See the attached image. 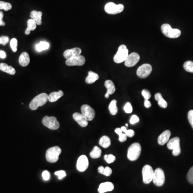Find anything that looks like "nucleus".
I'll return each mask as SVG.
<instances>
[{
    "instance_id": "obj_1",
    "label": "nucleus",
    "mask_w": 193,
    "mask_h": 193,
    "mask_svg": "<svg viewBox=\"0 0 193 193\" xmlns=\"http://www.w3.org/2000/svg\"><path fill=\"white\" fill-rule=\"evenodd\" d=\"M48 95H47L45 93H40L34 98L32 101L30 103V108L32 110H36L38 109V107L42 106L46 104L47 101H48Z\"/></svg>"
},
{
    "instance_id": "obj_2",
    "label": "nucleus",
    "mask_w": 193,
    "mask_h": 193,
    "mask_svg": "<svg viewBox=\"0 0 193 193\" xmlns=\"http://www.w3.org/2000/svg\"><path fill=\"white\" fill-rule=\"evenodd\" d=\"M61 153V148L58 146H55L47 150L46 153V158L49 163H54L59 160V157Z\"/></svg>"
},
{
    "instance_id": "obj_3",
    "label": "nucleus",
    "mask_w": 193,
    "mask_h": 193,
    "mask_svg": "<svg viewBox=\"0 0 193 193\" xmlns=\"http://www.w3.org/2000/svg\"><path fill=\"white\" fill-rule=\"evenodd\" d=\"M141 152V146L138 143H134L128 148L127 157L130 161H135L138 159Z\"/></svg>"
},
{
    "instance_id": "obj_4",
    "label": "nucleus",
    "mask_w": 193,
    "mask_h": 193,
    "mask_svg": "<svg viewBox=\"0 0 193 193\" xmlns=\"http://www.w3.org/2000/svg\"><path fill=\"white\" fill-rule=\"evenodd\" d=\"M162 33L169 38H177L181 35V31L177 29L172 28L170 25L164 24L161 26Z\"/></svg>"
},
{
    "instance_id": "obj_5",
    "label": "nucleus",
    "mask_w": 193,
    "mask_h": 193,
    "mask_svg": "<svg viewBox=\"0 0 193 193\" xmlns=\"http://www.w3.org/2000/svg\"><path fill=\"white\" fill-rule=\"evenodd\" d=\"M129 55L126 46L122 45L119 47L118 51L114 56V61L116 63H122L125 61Z\"/></svg>"
},
{
    "instance_id": "obj_6",
    "label": "nucleus",
    "mask_w": 193,
    "mask_h": 193,
    "mask_svg": "<svg viewBox=\"0 0 193 193\" xmlns=\"http://www.w3.org/2000/svg\"><path fill=\"white\" fill-rule=\"evenodd\" d=\"M180 140L179 137H175L172 138L171 140H169L168 142L167 146L169 150H173L172 154L173 155V156H179L181 153V148H180Z\"/></svg>"
},
{
    "instance_id": "obj_7",
    "label": "nucleus",
    "mask_w": 193,
    "mask_h": 193,
    "mask_svg": "<svg viewBox=\"0 0 193 193\" xmlns=\"http://www.w3.org/2000/svg\"><path fill=\"white\" fill-rule=\"evenodd\" d=\"M42 122L45 126L51 130H57L60 127L59 122L54 116H45Z\"/></svg>"
},
{
    "instance_id": "obj_8",
    "label": "nucleus",
    "mask_w": 193,
    "mask_h": 193,
    "mask_svg": "<svg viewBox=\"0 0 193 193\" xmlns=\"http://www.w3.org/2000/svg\"><path fill=\"white\" fill-rule=\"evenodd\" d=\"M165 181V177L163 170L160 168H158L154 171V177L152 181L155 185L161 187L164 185Z\"/></svg>"
},
{
    "instance_id": "obj_9",
    "label": "nucleus",
    "mask_w": 193,
    "mask_h": 193,
    "mask_svg": "<svg viewBox=\"0 0 193 193\" xmlns=\"http://www.w3.org/2000/svg\"><path fill=\"white\" fill-rule=\"evenodd\" d=\"M104 9L107 14L115 15L122 12L124 9V6L121 4H116L113 2H109L105 5Z\"/></svg>"
},
{
    "instance_id": "obj_10",
    "label": "nucleus",
    "mask_w": 193,
    "mask_h": 193,
    "mask_svg": "<svg viewBox=\"0 0 193 193\" xmlns=\"http://www.w3.org/2000/svg\"><path fill=\"white\" fill-rule=\"evenodd\" d=\"M154 171L150 165H146L142 169L143 181L145 184L150 183L153 180Z\"/></svg>"
},
{
    "instance_id": "obj_11",
    "label": "nucleus",
    "mask_w": 193,
    "mask_h": 193,
    "mask_svg": "<svg viewBox=\"0 0 193 193\" xmlns=\"http://www.w3.org/2000/svg\"><path fill=\"white\" fill-rule=\"evenodd\" d=\"M152 70V68L151 65L148 63H146L138 67L136 74L140 78L145 79L150 75Z\"/></svg>"
},
{
    "instance_id": "obj_12",
    "label": "nucleus",
    "mask_w": 193,
    "mask_h": 193,
    "mask_svg": "<svg viewBox=\"0 0 193 193\" xmlns=\"http://www.w3.org/2000/svg\"><path fill=\"white\" fill-rule=\"evenodd\" d=\"M81 112L82 114L87 119L88 121L93 120V119L95 118V110L88 105H83L81 107Z\"/></svg>"
},
{
    "instance_id": "obj_13",
    "label": "nucleus",
    "mask_w": 193,
    "mask_h": 193,
    "mask_svg": "<svg viewBox=\"0 0 193 193\" xmlns=\"http://www.w3.org/2000/svg\"><path fill=\"white\" fill-rule=\"evenodd\" d=\"M85 63V59L83 56L78 55L72 57L70 59L67 60L65 63L68 66H81Z\"/></svg>"
},
{
    "instance_id": "obj_14",
    "label": "nucleus",
    "mask_w": 193,
    "mask_h": 193,
    "mask_svg": "<svg viewBox=\"0 0 193 193\" xmlns=\"http://www.w3.org/2000/svg\"><path fill=\"white\" fill-rule=\"evenodd\" d=\"M89 166V160L87 156L82 155L77 160L76 167L78 171L81 172H84L87 170Z\"/></svg>"
},
{
    "instance_id": "obj_15",
    "label": "nucleus",
    "mask_w": 193,
    "mask_h": 193,
    "mask_svg": "<svg viewBox=\"0 0 193 193\" xmlns=\"http://www.w3.org/2000/svg\"><path fill=\"white\" fill-rule=\"evenodd\" d=\"M140 59L139 54L134 52L128 55L127 59L124 61V64L126 67H132L136 65Z\"/></svg>"
},
{
    "instance_id": "obj_16",
    "label": "nucleus",
    "mask_w": 193,
    "mask_h": 193,
    "mask_svg": "<svg viewBox=\"0 0 193 193\" xmlns=\"http://www.w3.org/2000/svg\"><path fill=\"white\" fill-rule=\"evenodd\" d=\"M82 53V50L79 47L74 48L72 49H67L63 53V56L67 60L70 59L76 56L80 55Z\"/></svg>"
},
{
    "instance_id": "obj_17",
    "label": "nucleus",
    "mask_w": 193,
    "mask_h": 193,
    "mask_svg": "<svg viewBox=\"0 0 193 193\" xmlns=\"http://www.w3.org/2000/svg\"><path fill=\"white\" fill-rule=\"evenodd\" d=\"M73 118L75 121L79 123V125L82 127H86L88 124V121L83 115L79 113H75L73 115Z\"/></svg>"
},
{
    "instance_id": "obj_18",
    "label": "nucleus",
    "mask_w": 193,
    "mask_h": 193,
    "mask_svg": "<svg viewBox=\"0 0 193 193\" xmlns=\"http://www.w3.org/2000/svg\"><path fill=\"white\" fill-rule=\"evenodd\" d=\"M171 132L167 130L164 131L160 135L158 138V143L160 146H164L169 141V137L171 136Z\"/></svg>"
},
{
    "instance_id": "obj_19",
    "label": "nucleus",
    "mask_w": 193,
    "mask_h": 193,
    "mask_svg": "<svg viewBox=\"0 0 193 193\" xmlns=\"http://www.w3.org/2000/svg\"><path fill=\"white\" fill-rule=\"evenodd\" d=\"M114 188V185L112 182H106L101 183L99 185L98 191L99 193H105L108 191H112Z\"/></svg>"
},
{
    "instance_id": "obj_20",
    "label": "nucleus",
    "mask_w": 193,
    "mask_h": 193,
    "mask_svg": "<svg viewBox=\"0 0 193 193\" xmlns=\"http://www.w3.org/2000/svg\"><path fill=\"white\" fill-rule=\"evenodd\" d=\"M30 62V56L27 52H23L20 55L19 63L22 67H26L29 65Z\"/></svg>"
},
{
    "instance_id": "obj_21",
    "label": "nucleus",
    "mask_w": 193,
    "mask_h": 193,
    "mask_svg": "<svg viewBox=\"0 0 193 193\" xmlns=\"http://www.w3.org/2000/svg\"><path fill=\"white\" fill-rule=\"evenodd\" d=\"M63 95L64 93L62 91L60 90L58 92H53L48 95V101L51 103H54L58 101L61 97L63 96Z\"/></svg>"
},
{
    "instance_id": "obj_22",
    "label": "nucleus",
    "mask_w": 193,
    "mask_h": 193,
    "mask_svg": "<svg viewBox=\"0 0 193 193\" xmlns=\"http://www.w3.org/2000/svg\"><path fill=\"white\" fill-rule=\"evenodd\" d=\"M42 15H43V14L41 11H38L36 10L32 11L30 14V16L32 19H33L36 21L37 25H42Z\"/></svg>"
},
{
    "instance_id": "obj_23",
    "label": "nucleus",
    "mask_w": 193,
    "mask_h": 193,
    "mask_svg": "<svg viewBox=\"0 0 193 193\" xmlns=\"http://www.w3.org/2000/svg\"><path fill=\"white\" fill-rule=\"evenodd\" d=\"M0 70L11 75H15L16 73V70L13 67L5 63H0Z\"/></svg>"
},
{
    "instance_id": "obj_24",
    "label": "nucleus",
    "mask_w": 193,
    "mask_h": 193,
    "mask_svg": "<svg viewBox=\"0 0 193 193\" xmlns=\"http://www.w3.org/2000/svg\"><path fill=\"white\" fill-rule=\"evenodd\" d=\"M105 87L107 89L106 94L109 95H113L115 91V87L112 81L107 80L105 82Z\"/></svg>"
},
{
    "instance_id": "obj_25",
    "label": "nucleus",
    "mask_w": 193,
    "mask_h": 193,
    "mask_svg": "<svg viewBox=\"0 0 193 193\" xmlns=\"http://www.w3.org/2000/svg\"><path fill=\"white\" fill-rule=\"evenodd\" d=\"M99 79V75L92 71H89L88 76L85 79V82L88 84H92Z\"/></svg>"
},
{
    "instance_id": "obj_26",
    "label": "nucleus",
    "mask_w": 193,
    "mask_h": 193,
    "mask_svg": "<svg viewBox=\"0 0 193 193\" xmlns=\"http://www.w3.org/2000/svg\"><path fill=\"white\" fill-rule=\"evenodd\" d=\"M110 143L111 142H110V138L108 136H103L99 140V144L103 148H109V146H110Z\"/></svg>"
},
{
    "instance_id": "obj_27",
    "label": "nucleus",
    "mask_w": 193,
    "mask_h": 193,
    "mask_svg": "<svg viewBox=\"0 0 193 193\" xmlns=\"http://www.w3.org/2000/svg\"><path fill=\"white\" fill-rule=\"evenodd\" d=\"M49 47V44L46 42H41L36 45V49L37 51L40 52L45 51L48 49Z\"/></svg>"
},
{
    "instance_id": "obj_28",
    "label": "nucleus",
    "mask_w": 193,
    "mask_h": 193,
    "mask_svg": "<svg viewBox=\"0 0 193 193\" xmlns=\"http://www.w3.org/2000/svg\"><path fill=\"white\" fill-rule=\"evenodd\" d=\"M116 103H117V101L114 99L110 102L109 105V109L110 112V114L113 115H116L118 113V109L117 107Z\"/></svg>"
},
{
    "instance_id": "obj_29",
    "label": "nucleus",
    "mask_w": 193,
    "mask_h": 193,
    "mask_svg": "<svg viewBox=\"0 0 193 193\" xmlns=\"http://www.w3.org/2000/svg\"><path fill=\"white\" fill-rule=\"evenodd\" d=\"M90 155L91 157L93 159L100 158L101 155V150L99 147L96 146L95 148H93L92 151L91 152Z\"/></svg>"
},
{
    "instance_id": "obj_30",
    "label": "nucleus",
    "mask_w": 193,
    "mask_h": 193,
    "mask_svg": "<svg viewBox=\"0 0 193 193\" xmlns=\"http://www.w3.org/2000/svg\"><path fill=\"white\" fill-rule=\"evenodd\" d=\"M115 132L119 135V141L121 142H124L127 139V136L124 133H123L121 129L117 128L115 129Z\"/></svg>"
},
{
    "instance_id": "obj_31",
    "label": "nucleus",
    "mask_w": 193,
    "mask_h": 193,
    "mask_svg": "<svg viewBox=\"0 0 193 193\" xmlns=\"http://www.w3.org/2000/svg\"><path fill=\"white\" fill-rule=\"evenodd\" d=\"M27 24H28V26H27L26 29L30 30V31L35 30L37 28V25L36 21L32 18L28 20Z\"/></svg>"
},
{
    "instance_id": "obj_32",
    "label": "nucleus",
    "mask_w": 193,
    "mask_h": 193,
    "mask_svg": "<svg viewBox=\"0 0 193 193\" xmlns=\"http://www.w3.org/2000/svg\"><path fill=\"white\" fill-rule=\"evenodd\" d=\"M183 68L187 72L193 73V62L191 61H186L183 64Z\"/></svg>"
},
{
    "instance_id": "obj_33",
    "label": "nucleus",
    "mask_w": 193,
    "mask_h": 193,
    "mask_svg": "<svg viewBox=\"0 0 193 193\" xmlns=\"http://www.w3.org/2000/svg\"><path fill=\"white\" fill-rule=\"evenodd\" d=\"M11 8H12V6L10 3L0 1V9L1 10L3 9L5 11H8L11 9Z\"/></svg>"
},
{
    "instance_id": "obj_34",
    "label": "nucleus",
    "mask_w": 193,
    "mask_h": 193,
    "mask_svg": "<svg viewBox=\"0 0 193 193\" xmlns=\"http://www.w3.org/2000/svg\"><path fill=\"white\" fill-rule=\"evenodd\" d=\"M121 130H122V132H124V134L126 135L127 137H132L134 136L135 135V132L132 129H129V130H127V129L126 127L124 126H122L121 128Z\"/></svg>"
},
{
    "instance_id": "obj_35",
    "label": "nucleus",
    "mask_w": 193,
    "mask_h": 193,
    "mask_svg": "<svg viewBox=\"0 0 193 193\" xmlns=\"http://www.w3.org/2000/svg\"><path fill=\"white\" fill-rule=\"evenodd\" d=\"M104 159L107 163L110 164L114 162L115 159H116V158L114 155H113L112 154H110V155H105Z\"/></svg>"
},
{
    "instance_id": "obj_36",
    "label": "nucleus",
    "mask_w": 193,
    "mask_h": 193,
    "mask_svg": "<svg viewBox=\"0 0 193 193\" xmlns=\"http://www.w3.org/2000/svg\"><path fill=\"white\" fill-rule=\"evenodd\" d=\"M10 46L12 49V51L14 52H16L17 50V40L16 38H12V39L10 41Z\"/></svg>"
},
{
    "instance_id": "obj_37",
    "label": "nucleus",
    "mask_w": 193,
    "mask_h": 193,
    "mask_svg": "<svg viewBox=\"0 0 193 193\" xmlns=\"http://www.w3.org/2000/svg\"><path fill=\"white\" fill-rule=\"evenodd\" d=\"M187 180L189 183L193 184V166L189 169L187 174Z\"/></svg>"
},
{
    "instance_id": "obj_38",
    "label": "nucleus",
    "mask_w": 193,
    "mask_h": 193,
    "mask_svg": "<svg viewBox=\"0 0 193 193\" xmlns=\"http://www.w3.org/2000/svg\"><path fill=\"white\" fill-rule=\"evenodd\" d=\"M142 95L144 97L145 100H149L151 96V95L150 92L148 90H146V89H144L142 90Z\"/></svg>"
},
{
    "instance_id": "obj_39",
    "label": "nucleus",
    "mask_w": 193,
    "mask_h": 193,
    "mask_svg": "<svg viewBox=\"0 0 193 193\" xmlns=\"http://www.w3.org/2000/svg\"><path fill=\"white\" fill-rule=\"evenodd\" d=\"M112 169H111L110 167L107 166L106 168H104L103 169L102 174L107 176V177H109L112 174Z\"/></svg>"
},
{
    "instance_id": "obj_40",
    "label": "nucleus",
    "mask_w": 193,
    "mask_h": 193,
    "mask_svg": "<svg viewBox=\"0 0 193 193\" xmlns=\"http://www.w3.org/2000/svg\"><path fill=\"white\" fill-rule=\"evenodd\" d=\"M123 109H124L125 112L126 113H128V114H130L132 112V106L130 103H126V104L125 105Z\"/></svg>"
},
{
    "instance_id": "obj_41",
    "label": "nucleus",
    "mask_w": 193,
    "mask_h": 193,
    "mask_svg": "<svg viewBox=\"0 0 193 193\" xmlns=\"http://www.w3.org/2000/svg\"><path fill=\"white\" fill-rule=\"evenodd\" d=\"M158 104L159 106L163 109H166L168 107V103L163 98L160 99L158 101Z\"/></svg>"
},
{
    "instance_id": "obj_42",
    "label": "nucleus",
    "mask_w": 193,
    "mask_h": 193,
    "mask_svg": "<svg viewBox=\"0 0 193 193\" xmlns=\"http://www.w3.org/2000/svg\"><path fill=\"white\" fill-rule=\"evenodd\" d=\"M55 175H57L58 179L60 180L62 179L63 177H65L66 176V173L64 171H59L55 172Z\"/></svg>"
},
{
    "instance_id": "obj_43",
    "label": "nucleus",
    "mask_w": 193,
    "mask_h": 193,
    "mask_svg": "<svg viewBox=\"0 0 193 193\" xmlns=\"http://www.w3.org/2000/svg\"><path fill=\"white\" fill-rule=\"evenodd\" d=\"M139 121H140V119L138 116L136 115H133L130 118V123L132 124H135L136 123L139 122Z\"/></svg>"
},
{
    "instance_id": "obj_44",
    "label": "nucleus",
    "mask_w": 193,
    "mask_h": 193,
    "mask_svg": "<svg viewBox=\"0 0 193 193\" xmlns=\"http://www.w3.org/2000/svg\"><path fill=\"white\" fill-rule=\"evenodd\" d=\"M188 119L190 124L193 128V110H189L188 113Z\"/></svg>"
},
{
    "instance_id": "obj_45",
    "label": "nucleus",
    "mask_w": 193,
    "mask_h": 193,
    "mask_svg": "<svg viewBox=\"0 0 193 193\" xmlns=\"http://www.w3.org/2000/svg\"><path fill=\"white\" fill-rule=\"evenodd\" d=\"M9 37L7 36H2L0 37V44H2L3 45H6L9 42Z\"/></svg>"
},
{
    "instance_id": "obj_46",
    "label": "nucleus",
    "mask_w": 193,
    "mask_h": 193,
    "mask_svg": "<svg viewBox=\"0 0 193 193\" xmlns=\"http://www.w3.org/2000/svg\"><path fill=\"white\" fill-rule=\"evenodd\" d=\"M42 177L45 181H48L50 179V173L47 171H44L42 173Z\"/></svg>"
},
{
    "instance_id": "obj_47",
    "label": "nucleus",
    "mask_w": 193,
    "mask_h": 193,
    "mask_svg": "<svg viewBox=\"0 0 193 193\" xmlns=\"http://www.w3.org/2000/svg\"><path fill=\"white\" fill-rule=\"evenodd\" d=\"M144 106L147 109L150 108V107L151 106V104L150 103V101L149 100H145L144 101Z\"/></svg>"
},
{
    "instance_id": "obj_48",
    "label": "nucleus",
    "mask_w": 193,
    "mask_h": 193,
    "mask_svg": "<svg viewBox=\"0 0 193 193\" xmlns=\"http://www.w3.org/2000/svg\"><path fill=\"white\" fill-rule=\"evenodd\" d=\"M162 98H163V96H162L161 93H156L155 96V98L156 99V101H157L159 100L160 99H161Z\"/></svg>"
},
{
    "instance_id": "obj_49",
    "label": "nucleus",
    "mask_w": 193,
    "mask_h": 193,
    "mask_svg": "<svg viewBox=\"0 0 193 193\" xmlns=\"http://www.w3.org/2000/svg\"><path fill=\"white\" fill-rule=\"evenodd\" d=\"M6 53L3 51H0V58L5 59L6 57Z\"/></svg>"
},
{
    "instance_id": "obj_50",
    "label": "nucleus",
    "mask_w": 193,
    "mask_h": 193,
    "mask_svg": "<svg viewBox=\"0 0 193 193\" xmlns=\"http://www.w3.org/2000/svg\"><path fill=\"white\" fill-rule=\"evenodd\" d=\"M3 15H4L3 12L1 11H0V20H2L3 17Z\"/></svg>"
},
{
    "instance_id": "obj_51",
    "label": "nucleus",
    "mask_w": 193,
    "mask_h": 193,
    "mask_svg": "<svg viewBox=\"0 0 193 193\" xmlns=\"http://www.w3.org/2000/svg\"><path fill=\"white\" fill-rule=\"evenodd\" d=\"M6 23L2 20H0V26H5Z\"/></svg>"
},
{
    "instance_id": "obj_52",
    "label": "nucleus",
    "mask_w": 193,
    "mask_h": 193,
    "mask_svg": "<svg viewBox=\"0 0 193 193\" xmlns=\"http://www.w3.org/2000/svg\"><path fill=\"white\" fill-rule=\"evenodd\" d=\"M30 32H31V31H30V30L26 29L25 31V34H27V35H29V34H30Z\"/></svg>"
},
{
    "instance_id": "obj_53",
    "label": "nucleus",
    "mask_w": 193,
    "mask_h": 193,
    "mask_svg": "<svg viewBox=\"0 0 193 193\" xmlns=\"http://www.w3.org/2000/svg\"><path fill=\"white\" fill-rule=\"evenodd\" d=\"M109 96H110V95H107L106 93L105 95V97L106 98H109Z\"/></svg>"
},
{
    "instance_id": "obj_54",
    "label": "nucleus",
    "mask_w": 193,
    "mask_h": 193,
    "mask_svg": "<svg viewBox=\"0 0 193 193\" xmlns=\"http://www.w3.org/2000/svg\"><path fill=\"white\" fill-rule=\"evenodd\" d=\"M126 126L128 127V124H127V123H126Z\"/></svg>"
}]
</instances>
